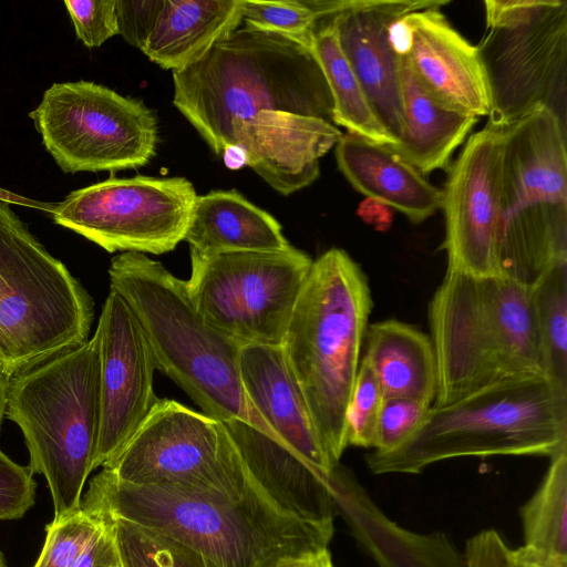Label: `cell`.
<instances>
[{
  "instance_id": "bcb514c9",
  "label": "cell",
  "mask_w": 567,
  "mask_h": 567,
  "mask_svg": "<svg viewBox=\"0 0 567 567\" xmlns=\"http://www.w3.org/2000/svg\"><path fill=\"white\" fill-rule=\"evenodd\" d=\"M0 567H7L6 564H4V560L2 558L1 553H0Z\"/></svg>"
},
{
  "instance_id": "8fae6325",
  "label": "cell",
  "mask_w": 567,
  "mask_h": 567,
  "mask_svg": "<svg viewBox=\"0 0 567 567\" xmlns=\"http://www.w3.org/2000/svg\"><path fill=\"white\" fill-rule=\"evenodd\" d=\"M121 482L238 495L257 481L224 422L158 399L125 446L104 466Z\"/></svg>"
},
{
  "instance_id": "3957f363",
  "label": "cell",
  "mask_w": 567,
  "mask_h": 567,
  "mask_svg": "<svg viewBox=\"0 0 567 567\" xmlns=\"http://www.w3.org/2000/svg\"><path fill=\"white\" fill-rule=\"evenodd\" d=\"M433 406L496 383L546 375L532 289L505 276L447 269L429 305Z\"/></svg>"
},
{
  "instance_id": "d4e9b609",
  "label": "cell",
  "mask_w": 567,
  "mask_h": 567,
  "mask_svg": "<svg viewBox=\"0 0 567 567\" xmlns=\"http://www.w3.org/2000/svg\"><path fill=\"white\" fill-rule=\"evenodd\" d=\"M184 240L200 256L291 246L279 221L236 189L197 195Z\"/></svg>"
},
{
  "instance_id": "7402d4cb",
  "label": "cell",
  "mask_w": 567,
  "mask_h": 567,
  "mask_svg": "<svg viewBox=\"0 0 567 567\" xmlns=\"http://www.w3.org/2000/svg\"><path fill=\"white\" fill-rule=\"evenodd\" d=\"M334 147L340 172L371 200L399 210L414 224L441 209L442 189L389 146L346 133Z\"/></svg>"
},
{
  "instance_id": "8992f818",
  "label": "cell",
  "mask_w": 567,
  "mask_h": 567,
  "mask_svg": "<svg viewBox=\"0 0 567 567\" xmlns=\"http://www.w3.org/2000/svg\"><path fill=\"white\" fill-rule=\"evenodd\" d=\"M567 449V388L546 375L506 380L451 404L431 406L388 452L368 454L374 474H416L449 458L544 455Z\"/></svg>"
},
{
  "instance_id": "cb8c5ba5",
  "label": "cell",
  "mask_w": 567,
  "mask_h": 567,
  "mask_svg": "<svg viewBox=\"0 0 567 567\" xmlns=\"http://www.w3.org/2000/svg\"><path fill=\"white\" fill-rule=\"evenodd\" d=\"M400 85L403 128L389 147L424 176L437 169L447 172L453 153L478 118L435 99L415 78L405 56H400Z\"/></svg>"
},
{
  "instance_id": "44dd1931",
  "label": "cell",
  "mask_w": 567,
  "mask_h": 567,
  "mask_svg": "<svg viewBox=\"0 0 567 567\" xmlns=\"http://www.w3.org/2000/svg\"><path fill=\"white\" fill-rule=\"evenodd\" d=\"M331 494L334 507L379 567H466L465 555L444 534H413L389 520L340 465L332 475Z\"/></svg>"
},
{
  "instance_id": "30bf717a",
  "label": "cell",
  "mask_w": 567,
  "mask_h": 567,
  "mask_svg": "<svg viewBox=\"0 0 567 567\" xmlns=\"http://www.w3.org/2000/svg\"><path fill=\"white\" fill-rule=\"evenodd\" d=\"M476 45L491 96L488 123L507 127L537 109L566 124L567 2L485 0Z\"/></svg>"
},
{
  "instance_id": "484cf974",
  "label": "cell",
  "mask_w": 567,
  "mask_h": 567,
  "mask_svg": "<svg viewBox=\"0 0 567 567\" xmlns=\"http://www.w3.org/2000/svg\"><path fill=\"white\" fill-rule=\"evenodd\" d=\"M243 22V0H164L142 52L179 72L200 61Z\"/></svg>"
},
{
  "instance_id": "e0dca14e",
  "label": "cell",
  "mask_w": 567,
  "mask_h": 567,
  "mask_svg": "<svg viewBox=\"0 0 567 567\" xmlns=\"http://www.w3.org/2000/svg\"><path fill=\"white\" fill-rule=\"evenodd\" d=\"M450 1L333 0L339 45L360 81L385 131L395 140L403 128L400 56L392 50L388 29L404 16Z\"/></svg>"
},
{
  "instance_id": "2e32d148",
  "label": "cell",
  "mask_w": 567,
  "mask_h": 567,
  "mask_svg": "<svg viewBox=\"0 0 567 567\" xmlns=\"http://www.w3.org/2000/svg\"><path fill=\"white\" fill-rule=\"evenodd\" d=\"M96 331L100 338L101 425L94 468L131 440L159 398L155 359L126 301L110 289Z\"/></svg>"
},
{
  "instance_id": "ba28073f",
  "label": "cell",
  "mask_w": 567,
  "mask_h": 567,
  "mask_svg": "<svg viewBox=\"0 0 567 567\" xmlns=\"http://www.w3.org/2000/svg\"><path fill=\"white\" fill-rule=\"evenodd\" d=\"M566 124L537 109L506 127L499 274L527 288L567 264Z\"/></svg>"
},
{
  "instance_id": "7c38bea8",
  "label": "cell",
  "mask_w": 567,
  "mask_h": 567,
  "mask_svg": "<svg viewBox=\"0 0 567 567\" xmlns=\"http://www.w3.org/2000/svg\"><path fill=\"white\" fill-rule=\"evenodd\" d=\"M30 117L64 173L137 168L156 154L155 113L142 100L94 82L51 85Z\"/></svg>"
},
{
  "instance_id": "d6a6232c",
  "label": "cell",
  "mask_w": 567,
  "mask_h": 567,
  "mask_svg": "<svg viewBox=\"0 0 567 567\" xmlns=\"http://www.w3.org/2000/svg\"><path fill=\"white\" fill-rule=\"evenodd\" d=\"M319 20L306 0L256 1L243 0V21L246 27L278 33L309 47Z\"/></svg>"
},
{
  "instance_id": "836d02e7",
  "label": "cell",
  "mask_w": 567,
  "mask_h": 567,
  "mask_svg": "<svg viewBox=\"0 0 567 567\" xmlns=\"http://www.w3.org/2000/svg\"><path fill=\"white\" fill-rule=\"evenodd\" d=\"M383 396L369 363L362 359L346 413L347 444L372 447Z\"/></svg>"
},
{
  "instance_id": "7a4b0ae2",
  "label": "cell",
  "mask_w": 567,
  "mask_h": 567,
  "mask_svg": "<svg viewBox=\"0 0 567 567\" xmlns=\"http://www.w3.org/2000/svg\"><path fill=\"white\" fill-rule=\"evenodd\" d=\"M173 84V104L216 155L230 151L235 121L261 111L332 123L331 94L312 48L278 33L238 28L174 72Z\"/></svg>"
},
{
  "instance_id": "8d00e7d4",
  "label": "cell",
  "mask_w": 567,
  "mask_h": 567,
  "mask_svg": "<svg viewBox=\"0 0 567 567\" xmlns=\"http://www.w3.org/2000/svg\"><path fill=\"white\" fill-rule=\"evenodd\" d=\"M28 466L0 450V520L18 519L34 504L35 482Z\"/></svg>"
},
{
  "instance_id": "f546056e",
  "label": "cell",
  "mask_w": 567,
  "mask_h": 567,
  "mask_svg": "<svg viewBox=\"0 0 567 567\" xmlns=\"http://www.w3.org/2000/svg\"><path fill=\"white\" fill-rule=\"evenodd\" d=\"M530 289L546 377L567 388V264Z\"/></svg>"
},
{
  "instance_id": "f6af8a7d",
  "label": "cell",
  "mask_w": 567,
  "mask_h": 567,
  "mask_svg": "<svg viewBox=\"0 0 567 567\" xmlns=\"http://www.w3.org/2000/svg\"><path fill=\"white\" fill-rule=\"evenodd\" d=\"M100 567H118L115 547L113 551L106 557V559L101 564Z\"/></svg>"
},
{
  "instance_id": "7bdbcfd3",
  "label": "cell",
  "mask_w": 567,
  "mask_h": 567,
  "mask_svg": "<svg viewBox=\"0 0 567 567\" xmlns=\"http://www.w3.org/2000/svg\"><path fill=\"white\" fill-rule=\"evenodd\" d=\"M513 567H540L532 560L520 548L513 549Z\"/></svg>"
},
{
  "instance_id": "b9f144b4",
  "label": "cell",
  "mask_w": 567,
  "mask_h": 567,
  "mask_svg": "<svg viewBox=\"0 0 567 567\" xmlns=\"http://www.w3.org/2000/svg\"><path fill=\"white\" fill-rule=\"evenodd\" d=\"M278 567H334L328 548L288 560Z\"/></svg>"
},
{
  "instance_id": "6da1fadb",
  "label": "cell",
  "mask_w": 567,
  "mask_h": 567,
  "mask_svg": "<svg viewBox=\"0 0 567 567\" xmlns=\"http://www.w3.org/2000/svg\"><path fill=\"white\" fill-rule=\"evenodd\" d=\"M81 508L120 518L176 540L219 567H278L328 548L333 520L291 513L258 484L231 495L132 485L103 468Z\"/></svg>"
},
{
  "instance_id": "9c48e42d",
  "label": "cell",
  "mask_w": 567,
  "mask_h": 567,
  "mask_svg": "<svg viewBox=\"0 0 567 567\" xmlns=\"http://www.w3.org/2000/svg\"><path fill=\"white\" fill-rule=\"evenodd\" d=\"M93 301L0 190V359L10 379L89 340Z\"/></svg>"
},
{
  "instance_id": "1f68e13d",
  "label": "cell",
  "mask_w": 567,
  "mask_h": 567,
  "mask_svg": "<svg viewBox=\"0 0 567 567\" xmlns=\"http://www.w3.org/2000/svg\"><path fill=\"white\" fill-rule=\"evenodd\" d=\"M105 520L80 508L47 526V537L33 567H72Z\"/></svg>"
},
{
  "instance_id": "d590c367",
  "label": "cell",
  "mask_w": 567,
  "mask_h": 567,
  "mask_svg": "<svg viewBox=\"0 0 567 567\" xmlns=\"http://www.w3.org/2000/svg\"><path fill=\"white\" fill-rule=\"evenodd\" d=\"M64 4L84 45L100 47L118 34L115 0H68Z\"/></svg>"
},
{
  "instance_id": "5bb4252c",
  "label": "cell",
  "mask_w": 567,
  "mask_h": 567,
  "mask_svg": "<svg viewBox=\"0 0 567 567\" xmlns=\"http://www.w3.org/2000/svg\"><path fill=\"white\" fill-rule=\"evenodd\" d=\"M196 197L185 177H111L70 193L51 213L109 252L161 255L184 240Z\"/></svg>"
},
{
  "instance_id": "7dc6e473",
  "label": "cell",
  "mask_w": 567,
  "mask_h": 567,
  "mask_svg": "<svg viewBox=\"0 0 567 567\" xmlns=\"http://www.w3.org/2000/svg\"><path fill=\"white\" fill-rule=\"evenodd\" d=\"M1 372H2V361L0 359V374H1Z\"/></svg>"
},
{
  "instance_id": "277c9868",
  "label": "cell",
  "mask_w": 567,
  "mask_h": 567,
  "mask_svg": "<svg viewBox=\"0 0 567 567\" xmlns=\"http://www.w3.org/2000/svg\"><path fill=\"white\" fill-rule=\"evenodd\" d=\"M371 309L365 274L347 251L331 248L312 261L280 343L334 464L348 447L346 413Z\"/></svg>"
},
{
  "instance_id": "4dcf8cb0",
  "label": "cell",
  "mask_w": 567,
  "mask_h": 567,
  "mask_svg": "<svg viewBox=\"0 0 567 567\" xmlns=\"http://www.w3.org/2000/svg\"><path fill=\"white\" fill-rule=\"evenodd\" d=\"M103 520L110 525L118 567H219L156 532L120 518Z\"/></svg>"
},
{
  "instance_id": "f35d334b",
  "label": "cell",
  "mask_w": 567,
  "mask_h": 567,
  "mask_svg": "<svg viewBox=\"0 0 567 567\" xmlns=\"http://www.w3.org/2000/svg\"><path fill=\"white\" fill-rule=\"evenodd\" d=\"M466 567H513V549L493 529L480 532L466 543Z\"/></svg>"
},
{
  "instance_id": "ffe728a7",
  "label": "cell",
  "mask_w": 567,
  "mask_h": 567,
  "mask_svg": "<svg viewBox=\"0 0 567 567\" xmlns=\"http://www.w3.org/2000/svg\"><path fill=\"white\" fill-rule=\"evenodd\" d=\"M239 375L245 396L277 441L309 467L331 478L334 464L322 447L280 344H246Z\"/></svg>"
},
{
  "instance_id": "83f0119b",
  "label": "cell",
  "mask_w": 567,
  "mask_h": 567,
  "mask_svg": "<svg viewBox=\"0 0 567 567\" xmlns=\"http://www.w3.org/2000/svg\"><path fill=\"white\" fill-rule=\"evenodd\" d=\"M312 51L320 64L332 99V123L347 133L375 144L395 145V140L378 120L364 90L344 56L332 16L315 25Z\"/></svg>"
},
{
  "instance_id": "ee69618b",
  "label": "cell",
  "mask_w": 567,
  "mask_h": 567,
  "mask_svg": "<svg viewBox=\"0 0 567 567\" xmlns=\"http://www.w3.org/2000/svg\"><path fill=\"white\" fill-rule=\"evenodd\" d=\"M8 381V378L0 374V429L2 425V420L6 416Z\"/></svg>"
},
{
  "instance_id": "74e56055",
  "label": "cell",
  "mask_w": 567,
  "mask_h": 567,
  "mask_svg": "<svg viewBox=\"0 0 567 567\" xmlns=\"http://www.w3.org/2000/svg\"><path fill=\"white\" fill-rule=\"evenodd\" d=\"M164 0H115L118 34L142 51L147 42Z\"/></svg>"
},
{
  "instance_id": "603a6c76",
  "label": "cell",
  "mask_w": 567,
  "mask_h": 567,
  "mask_svg": "<svg viewBox=\"0 0 567 567\" xmlns=\"http://www.w3.org/2000/svg\"><path fill=\"white\" fill-rule=\"evenodd\" d=\"M225 425L252 477L276 503L302 517L333 520L332 476H321L249 424L233 421Z\"/></svg>"
},
{
  "instance_id": "ab89813d",
  "label": "cell",
  "mask_w": 567,
  "mask_h": 567,
  "mask_svg": "<svg viewBox=\"0 0 567 567\" xmlns=\"http://www.w3.org/2000/svg\"><path fill=\"white\" fill-rule=\"evenodd\" d=\"M105 527L89 543L72 567H100L113 551L114 543L107 522Z\"/></svg>"
},
{
  "instance_id": "52a82bcc",
  "label": "cell",
  "mask_w": 567,
  "mask_h": 567,
  "mask_svg": "<svg viewBox=\"0 0 567 567\" xmlns=\"http://www.w3.org/2000/svg\"><path fill=\"white\" fill-rule=\"evenodd\" d=\"M6 416L21 430L29 468L42 474L53 519L81 508L101 425L100 338L63 351L8 379Z\"/></svg>"
},
{
  "instance_id": "d6986e66",
  "label": "cell",
  "mask_w": 567,
  "mask_h": 567,
  "mask_svg": "<svg viewBox=\"0 0 567 567\" xmlns=\"http://www.w3.org/2000/svg\"><path fill=\"white\" fill-rule=\"evenodd\" d=\"M432 7L405 16L413 40L405 56L419 82L440 102L462 113L488 116L491 96L476 45Z\"/></svg>"
},
{
  "instance_id": "e575fe53",
  "label": "cell",
  "mask_w": 567,
  "mask_h": 567,
  "mask_svg": "<svg viewBox=\"0 0 567 567\" xmlns=\"http://www.w3.org/2000/svg\"><path fill=\"white\" fill-rule=\"evenodd\" d=\"M431 404L408 398L384 399L378 415L373 449L388 452L403 443L421 424Z\"/></svg>"
},
{
  "instance_id": "5b68a950",
  "label": "cell",
  "mask_w": 567,
  "mask_h": 567,
  "mask_svg": "<svg viewBox=\"0 0 567 567\" xmlns=\"http://www.w3.org/2000/svg\"><path fill=\"white\" fill-rule=\"evenodd\" d=\"M110 289L128 305L153 352L156 369L220 422L240 421L277 441L250 408L239 375L241 344L199 315L186 280L145 254L113 257ZM279 443V442H278Z\"/></svg>"
},
{
  "instance_id": "60d3db41",
  "label": "cell",
  "mask_w": 567,
  "mask_h": 567,
  "mask_svg": "<svg viewBox=\"0 0 567 567\" xmlns=\"http://www.w3.org/2000/svg\"><path fill=\"white\" fill-rule=\"evenodd\" d=\"M390 45L398 56H406L410 52L413 33L405 16L393 21L388 29Z\"/></svg>"
},
{
  "instance_id": "4fadbf2b",
  "label": "cell",
  "mask_w": 567,
  "mask_h": 567,
  "mask_svg": "<svg viewBox=\"0 0 567 567\" xmlns=\"http://www.w3.org/2000/svg\"><path fill=\"white\" fill-rule=\"evenodd\" d=\"M290 246L280 251H190L192 301L212 327L246 344H280L312 265Z\"/></svg>"
},
{
  "instance_id": "4316f807",
  "label": "cell",
  "mask_w": 567,
  "mask_h": 567,
  "mask_svg": "<svg viewBox=\"0 0 567 567\" xmlns=\"http://www.w3.org/2000/svg\"><path fill=\"white\" fill-rule=\"evenodd\" d=\"M363 359L372 369L383 400L408 398L431 404L437 372L431 339L411 324L389 319L369 327Z\"/></svg>"
},
{
  "instance_id": "f1b7e54d",
  "label": "cell",
  "mask_w": 567,
  "mask_h": 567,
  "mask_svg": "<svg viewBox=\"0 0 567 567\" xmlns=\"http://www.w3.org/2000/svg\"><path fill=\"white\" fill-rule=\"evenodd\" d=\"M524 545L540 567H567V449L550 457L538 488L520 509Z\"/></svg>"
},
{
  "instance_id": "9a60e30c",
  "label": "cell",
  "mask_w": 567,
  "mask_h": 567,
  "mask_svg": "<svg viewBox=\"0 0 567 567\" xmlns=\"http://www.w3.org/2000/svg\"><path fill=\"white\" fill-rule=\"evenodd\" d=\"M506 127L486 123L471 134L442 189L447 269L499 274L502 165Z\"/></svg>"
},
{
  "instance_id": "ac0fdd59",
  "label": "cell",
  "mask_w": 567,
  "mask_h": 567,
  "mask_svg": "<svg viewBox=\"0 0 567 567\" xmlns=\"http://www.w3.org/2000/svg\"><path fill=\"white\" fill-rule=\"evenodd\" d=\"M341 136L338 126L322 118L261 111L234 122L231 148L239 151L243 164L288 196L318 178L320 158Z\"/></svg>"
}]
</instances>
